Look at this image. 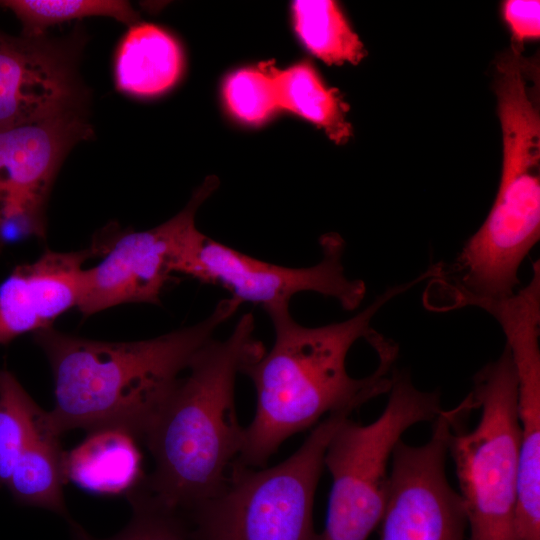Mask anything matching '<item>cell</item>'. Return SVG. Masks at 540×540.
Wrapping results in <instances>:
<instances>
[{
	"mask_svg": "<svg viewBox=\"0 0 540 540\" xmlns=\"http://www.w3.org/2000/svg\"><path fill=\"white\" fill-rule=\"evenodd\" d=\"M433 275L429 267L409 282L388 287L353 317L318 327L299 324L289 306L267 311L275 332L273 346L241 370L255 387L257 403L253 420L244 428L237 464L266 467L291 436L332 413L351 414L388 393L399 353L394 341L379 334L369 342L378 364L363 378L349 375L347 355L356 341L372 335L371 321L386 303Z\"/></svg>",
	"mask_w": 540,
	"mask_h": 540,
	"instance_id": "1",
	"label": "cell"
},
{
	"mask_svg": "<svg viewBox=\"0 0 540 540\" xmlns=\"http://www.w3.org/2000/svg\"><path fill=\"white\" fill-rule=\"evenodd\" d=\"M241 304L230 296L202 321L140 341L91 340L52 327L34 333L55 383L48 427L59 436L76 428H120L143 441L194 354Z\"/></svg>",
	"mask_w": 540,
	"mask_h": 540,
	"instance_id": "2",
	"label": "cell"
},
{
	"mask_svg": "<svg viewBox=\"0 0 540 540\" xmlns=\"http://www.w3.org/2000/svg\"><path fill=\"white\" fill-rule=\"evenodd\" d=\"M254 330V315L244 313L228 337L194 354L142 441L154 468L136 490L183 513L224 487L244 442L236 377L265 352Z\"/></svg>",
	"mask_w": 540,
	"mask_h": 540,
	"instance_id": "3",
	"label": "cell"
},
{
	"mask_svg": "<svg viewBox=\"0 0 540 540\" xmlns=\"http://www.w3.org/2000/svg\"><path fill=\"white\" fill-rule=\"evenodd\" d=\"M540 74L513 44L494 67L503 162L493 206L440 277L452 308L515 293L521 263L540 239Z\"/></svg>",
	"mask_w": 540,
	"mask_h": 540,
	"instance_id": "4",
	"label": "cell"
},
{
	"mask_svg": "<svg viewBox=\"0 0 540 540\" xmlns=\"http://www.w3.org/2000/svg\"><path fill=\"white\" fill-rule=\"evenodd\" d=\"M520 428L517 376L509 348L473 376L448 437L468 540H515Z\"/></svg>",
	"mask_w": 540,
	"mask_h": 540,
	"instance_id": "5",
	"label": "cell"
},
{
	"mask_svg": "<svg viewBox=\"0 0 540 540\" xmlns=\"http://www.w3.org/2000/svg\"><path fill=\"white\" fill-rule=\"evenodd\" d=\"M350 415L323 418L277 465L257 469L236 464L218 493L181 513L188 540H320L313 505L324 454Z\"/></svg>",
	"mask_w": 540,
	"mask_h": 540,
	"instance_id": "6",
	"label": "cell"
},
{
	"mask_svg": "<svg viewBox=\"0 0 540 540\" xmlns=\"http://www.w3.org/2000/svg\"><path fill=\"white\" fill-rule=\"evenodd\" d=\"M387 404L363 425L348 417L332 435L324 466L332 477L320 540H367L379 526L387 501L388 463L404 432L433 422L441 412L439 391L416 388L406 370L395 367Z\"/></svg>",
	"mask_w": 540,
	"mask_h": 540,
	"instance_id": "7",
	"label": "cell"
},
{
	"mask_svg": "<svg viewBox=\"0 0 540 540\" xmlns=\"http://www.w3.org/2000/svg\"><path fill=\"white\" fill-rule=\"evenodd\" d=\"M322 258L310 267L292 268L265 262L201 233L192 234L179 259L176 273L227 289L241 303L260 305L267 312L289 306L302 292H315L354 310L366 294L360 279L346 276L342 258L345 242L337 233L319 239Z\"/></svg>",
	"mask_w": 540,
	"mask_h": 540,
	"instance_id": "8",
	"label": "cell"
},
{
	"mask_svg": "<svg viewBox=\"0 0 540 540\" xmlns=\"http://www.w3.org/2000/svg\"><path fill=\"white\" fill-rule=\"evenodd\" d=\"M218 185L217 177H207L178 214L154 228L109 235L103 259L83 271L80 312L89 316L123 303L160 304L161 294L197 230L196 213Z\"/></svg>",
	"mask_w": 540,
	"mask_h": 540,
	"instance_id": "9",
	"label": "cell"
},
{
	"mask_svg": "<svg viewBox=\"0 0 540 540\" xmlns=\"http://www.w3.org/2000/svg\"><path fill=\"white\" fill-rule=\"evenodd\" d=\"M85 105L0 129V245L45 231V205L68 153L91 139Z\"/></svg>",
	"mask_w": 540,
	"mask_h": 540,
	"instance_id": "10",
	"label": "cell"
},
{
	"mask_svg": "<svg viewBox=\"0 0 540 540\" xmlns=\"http://www.w3.org/2000/svg\"><path fill=\"white\" fill-rule=\"evenodd\" d=\"M454 409L441 410L425 444L396 443L379 540H465V507L445 472Z\"/></svg>",
	"mask_w": 540,
	"mask_h": 540,
	"instance_id": "11",
	"label": "cell"
},
{
	"mask_svg": "<svg viewBox=\"0 0 540 540\" xmlns=\"http://www.w3.org/2000/svg\"><path fill=\"white\" fill-rule=\"evenodd\" d=\"M506 338L517 376L520 428L515 540H540V267L509 297L484 301Z\"/></svg>",
	"mask_w": 540,
	"mask_h": 540,
	"instance_id": "12",
	"label": "cell"
},
{
	"mask_svg": "<svg viewBox=\"0 0 540 540\" xmlns=\"http://www.w3.org/2000/svg\"><path fill=\"white\" fill-rule=\"evenodd\" d=\"M84 35L12 36L0 30V129L85 105L78 74Z\"/></svg>",
	"mask_w": 540,
	"mask_h": 540,
	"instance_id": "13",
	"label": "cell"
},
{
	"mask_svg": "<svg viewBox=\"0 0 540 540\" xmlns=\"http://www.w3.org/2000/svg\"><path fill=\"white\" fill-rule=\"evenodd\" d=\"M103 239L81 251H46L12 270L0 283V345L50 328L61 314L77 307L84 263L104 254Z\"/></svg>",
	"mask_w": 540,
	"mask_h": 540,
	"instance_id": "14",
	"label": "cell"
},
{
	"mask_svg": "<svg viewBox=\"0 0 540 540\" xmlns=\"http://www.w3.org/2000/svg\"><path fill=\"white\" fill-rule=\"evenodd\" d=\"M137 438L120 428L89 431L64 454L66 479L99 495H128L145 477Z\"/></svg>",
	"mask_w": 540,
	"mask_h": 540,
	"instance_id": "15",
	"label": "cell"
},
{
	"mask_svg": "<svg viewBox=\"0 0 540 540\" xmlns=\"http://www.w3.org/2000/svg\"><path fill=\"white\" fill-rule=\"evenodd\" d=\"M184 59L178 41L163 28L137 22L125 32L114 58L116 89L132 97L165 93L180 79Z\"/></svg>",
	"mask_w": 540,
	"mask_h": 540,
	"instance_id": "16",
	"label": "cell"
},
{
	"mask_svg": "<svg viewBox=\"0 0 540 540\" xmlns=\"http://www.w3.org/2000/svg\"><path fill=\"white\" fill-rule=\"evenodd\" d=\"M64 454L60 436L48 427L42 410L6 487L16 502L45 508L70 522L63 497Z\"/></svg>",
	"mask_w": 540,
	"mask_h": 540,
	"instance_id": "17",
	"label": "cell"
},
{
	"mask_svg": "<svg viewBox=\"0 0 540 540\" xmlns=\"http://www.w3.org/2000/svg\"><path fill=\"white\" fill-rule=\"evenodd\" d=\"M261 64L273 80L279 109L315 124L336 144L349 140V107L336 89L326 86L311 64L302 62L286 69L277 68L273 61Z\"/></svg>",
	"mask_w": 540,
	"mask_h": 540,
	"instance_id": "18",
	"label": "cell"
},
{
	"mask_svg": "<svg viewBox=\"0 0 540 540\" xmlns=\"http://www.w3.org/2000/svg\"><path fill=\"white\" fill-rule=\"evenodd\" d=\"M294 28L306 48L329 65L358 64L366 50L338 4L330 0H296Z\"/></svg>",
	"mask_w": 540,
	"mask_h": 540,
	"instance_id": "19",
	"label": "cell"
},
{
	"mask_svg": "<svg viewBox=\"0 0 540 540\" xmlns=\"http://www.w3.org/2000/svg\"><path fill=\"white\" fill-rule=\"evenodd\" d=\"M0 8L10 10L22 26V35L38 37L51 26L86 17L113 18L131 26L139 15L123 0H0Z\"/></svg>",
	"mask_w": 540,
	"mask_h": 540,
	"instance_id": "20",
	"label": "cell"
},
{
	"mask_svg": "<svg viewBox=\"0 0 540 540\" xmlns=\"http://www.w3.org/2000/svg\"><path fill=\"white\" fill-rule=\"evenodd\" d=\"M41 412L14 374L0 369V488L7 486Z\"/></svg>",
	"mask_w": 540,
	"mask_h": 540,
	"instance_id": "21",
	"label": "cell"
},
{
	"mask_svg": "<svg viewBox=\"0 0 540 540\" xmlns=\"http://www.w3.org/2000/svg\"><path fill=\"white\" fill-rule=\"evenodd\" d=\"M126 497L132 507V516L119 533L99 539L71 521L74 540H188L187 525L180 512L157 503L138 490L131 491Z\"/></svg>",
	"mask_w": 540,
	"mask_h": 540,
	"instance_id": "22",
	"label": "cell"
},
{
	"mask_svg": "<svg viewBox=\"0 0 540 540\" xmlns=\"http://www.w3.org/2000/svg\"><path fill=\"white\" fill-rule=\"evenodd\" d=\"M223 97L230 112L249 124H259L279 109L273 80L261 63L230 74Z\"/></svg>",
	"mask_w": 540,
	"mask_h": 540,
	"instance_id": "23",
	"label": "cell"
},
{
	"mask_svg": "<svg viewBox=\"0 0 540 540\" xmlns=\"http://www.w3.org/2000/svg\"><path fill=\"white\" fill-rule=\"evenodd\" d=\"M503 18L513 36V44L521 45L540 36V2L508 0L502 5Z\"/></svg>",
	"mask_w": 540,
	"mask_h": 540,
	"instance_id": "24",
	"label": "cell"
},
{
	"mask_svg": "<svg viewBox=\"0 0 540 540\" xmlns=\"http://www.w3.org/2000/svg\"><path fill=\"white\" fill-rule=\"evenodd\" d=\"M1 249H2V248L0 247V253H1V251H2Z\"/></svg>",
	"mask_w": 540,
	"mask_h": 540,
	"instance_id": "25",
	"label": "cell"
}]
</instances>
